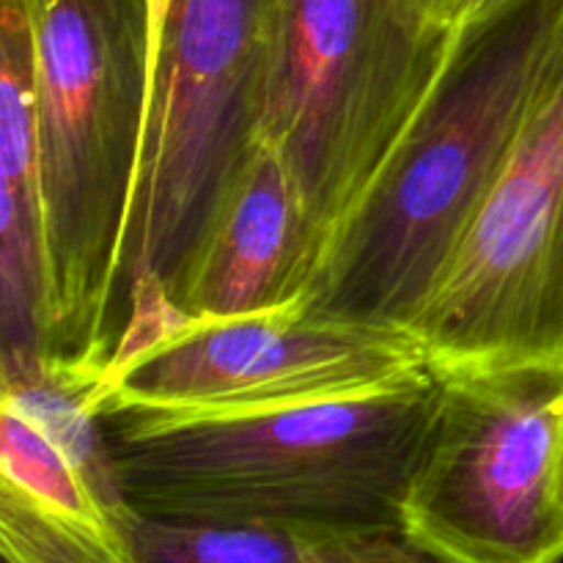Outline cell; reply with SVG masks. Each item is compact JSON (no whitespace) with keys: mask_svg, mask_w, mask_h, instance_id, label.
<instances>
[{"mask_svg":"<svg viewBox=\"0 0 563 563\" xmlns=\"http://www.w3.org/2000/svg\"><path fill=\"white\" fill-rule=\"evenodd\" d=\"M410 330L330 322L300 302L225 319H126L88 394L97 418L218 416L344 399L429 374Z\"/></svg>","mask_w":563,"mask_h":563,"instance_id":"52a82bcc","label":"cell"},{"mask_svg":"<svg viewBox=\"0 0 563 563\" xmlns=\"http://www.w3.org/2000/svg\"><path fill=\"white\" fill-rule=\"evenodd\" d=\"M563 0H509L456 31L427 104L324 247L302 313L410 330L520 130Z\"/></svg>","mask_w":563,"mask_h":563,"instance_id":"7a4b0ae2","label":"cell"},{"mask_svg":"<svg viewBox=\"0 0 563 563\" xmlns=\"http://www.w3.org/2000/svg\"><path fill=\"white\" fill-rule=\"evenodd\" d=\"M399 531L434 563H563V374L440 377Z\"/></svg>","mask_w":563,"mask_h":563,"instance_id":"ba28073f","label":"cell"},{"mask_svg":"<svg viewBox=\"0 0 563 563\" xmlns=\"http://www.w3.org/2000/svg\"><path fill=\"white\" fill-rule=\"evenodd\" d=\"M319 247L273 143L256 137L174 291L176 313L247 317L306 300Z\"/></svg>","mask_w":563,"mask_h":563,"instance_id":"30bf717a","label":"cell"},{"mask_svg":"<svg viewBox=\"0 0 563 563\" xmlns=\"http://www.w3.org/2000/svg\"><path fill=\"white\" fill-rule=\"evenodd\" d=\"M280 0H174L148 97L146 154L126 242V297L176 284L258 135Z\"/></svg>","mask_w":563,"mask_h":563,"instance_id":"8992f818","label":"cell"},{"mask_svg":"<svg viewBox=\"0 0 563 563\" xmlns=\"http://www.w3.org/2000/svg\"><path fill=\"white\" fill-rule=\"evenodd\" d=\"M509 0H465V5H462V16H460V25H456V31L460 27H467L473 25V22L484 20L487 14H493L495 9H500V5H506Z\"/></svg>","mask_w":563,"mask_h":563,"instance_id":"9a60e30c","label":"cell"},{"mask_svg":"<svg viewBox=\"0 0 563 563\" xmlns=\"http://www.w3.org/2000/svg\"><path fill=\"white\" fill-rule=\"evenodd\" d=\"M137 563H429L394 531L311 522H179L132 511Z\"/></svg>","mask_w":563,"mask_h":563,"instance_id":"7c38bea8","label":"cell"},{"mask_svg":"<svg viewBox=\"0 0 563 563\" xmlns=\"http://www.w3.org/2000/svg\"><path fill=\"white\" fill-rule=\"evenodd\" d=\"M410 333L438 377L563 374V16L509 154Z\"/></svg>","mask_w":563,"mask_h":563,"instance_id":"5b68a950","label":"cell"},{"mask_svg":"<svg viewBox=\"0 0 563 563\" xmlns=\"http://www.w3.org/2000/svg\"><path fill=\"white\" fill-rule=\"evenodd\" d=\"M440 399L434 372L344 399L218 416L99 418L126 509L179 522H311L399 531Z\"/></svg>","mask_w":563,"mask_h":563,"instance_id":"6da1fadb","label":"cell"},{"mask_svg":"<svg viewBox=\"0 0 563 563\" xmlns=\"http://www.w3.org/2000/svg\"><path fill=\"white\" fill-rule=\"evenodd\" d=\"M454 44L456 31L405 0H280L256 137L284 157L319 258L421 113Z\"/></svg>","mask_w":563,"mask_h":563,"instance_id":"277c9868","label":"cell"},{"mask_svg":"<svg viewBox=\"0 0 563 563\" xmlns=\"http://www.w3.org/2000/svg\"><path fill=\"white\" fill-rule=\"evenodd\" d=\"M33 42L49 366L99 383L148 130V0H20Z\"/></svg>","mask_w":563,"mask_h":563,"instance_id":"3957f363","label":"cell"},{"mask_svg":"<svg viewBox=\"0 0 563 563\" xmlns=\"http://www.w3.org/2000/svg\"><path fill=\"white\" fill-rule=\"evenodd\" d=\"M174 0H148V97H152V71H154V58H157L159 38H163L165 20H168V11Z\"/></svg>","mask_w":563,"mask_h":563,"instance_id":"5bb4252c","label":"cell"},{"mask_svg":"<svg viewBox=\"0 0 563 563\" xmlns=\"http://www.w3.org/2000/svg\"><path fill=\"white\" fill-rule=\"evenodd\" d=\"M91 385L64 372L3 385V563H137L132 511L104 456Z\"/></svg>","mask_w":563,"mask_h":563,"instance_id":"9c48e42d","label":"cell"},{"mask_svg":"<svg viewBox=\"0 0 563 563\" xmlns=\"http://www.w3.org/2000/svg\"><path fill=\"white\" fill-rule=\"evenodd\" d=\"M0 330L3 385L42 377L49 366L47 247L33 42L20 0H0Z\"/></svg>","mask_w":563,"mask_h":563,"instance_id":"8fae6325","label":"cell"},{"mask_svg":"<svg viewBox=\"0 0 563 563\" xmlns=\"http://www.w3.org/2000/svg\"><path fill=\"white\" fill-rule=\"evenodd\" d=\"M405 3L410 5L418 16H423L427 22H432V25L451 27V31H456L465 0H405Z\"/></svg>","mask_w":563,"mask_h":563,"instance_id":"4fadbf2b","label":"cell"}]
</instances>
